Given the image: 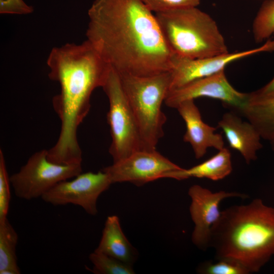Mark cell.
I'll use <instances>...</instances> for the list:
<instances>
[{
	"instance_id": "obj_6",
	"label": "cell",
	"mask_w": 274,
	"mask_h": 274,
	"mask_svg": "<svg viewBox=\"0 0 274 274\" xmlns=\"http://www.w3.org/2000/svg\"><path fill=\"white\" fill-rule=\"evenodd\" d=\"M102 88L109 102L107 118L112 141L109 152L115 162L142 149V143L137 123L120 76L111 67Z\"/></svg>"
},
{
	"instance_id": "obj_17",
	"label": "cell",
	"mask_w": 274,
	"mask_h": 274,
	"mask_svg": "<svg viewBox=\"0 0 274 274\" xmlns=\"http://www.w3.org/2000/svg\"><path fill=\"white\" fill-rule=\"evenodd\" d=\"M241 112L256 128L261 138H274V97L249 99Z\"/></svg>"
},
{
	"instance_id": "obj_10",
	"label": "cell",
	"mask_w": 274,
	"mask_h": 274,
	"mask_svg": "<svg viewBox=\"0 0 274 274\" xmlns=\"http://www.w3.org/2000/svg\"><path fill=\"white\" fill-rule=\"evenodd\" d=\"M249 97L250 93L236 90L229 82L224 70H222L169 91L164 102L167 107L176 109L184 101L208 97L219 100L226 106L241 111Z\"/></svg>"
},
{
	"instance_id": "obj_18",
	"label": "cell",
	"mask_w": 274,
	"mask_h": 274,
	"mask_svg": "<svg viewBox=\"0 0 274 274\" xmlns=\"http://www.w3.org/2000/svg\"><path fill=\"white\" fill-rule=\"evenodd\" d=\"M18 235L8 218L0 222V274H19L16 254Z\"/></svg>"
},
{
	"instance_id": "obj_24",
	"label": "cell",
	"mask_w": 274,
	"mask_h": 274,
	"mask_svg": "<svg viewBox=\"0 0 274 274\" xmlns=\"http://www.w3.org/2000/svg\"><path fill=\"white\" fill-rule=\"evenodd\" d=\"M33 11V8L23 0H0L1 14L26 15Z\"/></svg>"
},
{
	"instance_id": "obj_20",
	"label": "cell",
	"mask_w": 274,
	"mask_h": 274,
	"mask_svg": "<svg viewBox=\"0 0 274 274\" xmlns=\"http://www.w3.org/2000/svg\"><path fill=\"white\" fill-rule=\"evenodd\" d=\"M95 274H133L132 265L102 253L94 251L89 256Z\"/></svg>"
},
{
	"instance_id": "obj_4",
	"label": "cell",
	"mask_w": 274,
	"mask_h": 274,
	"mask_svg": "<svg viewBox=\"0 0 274 274\" xmlns=\"http://www.w3.org/2000/svg\"><path fill=\"white\" fill-rule=\"evenodd\" d=\"M155 15L165 40L175 55L195 59L229 52L215 20L197 7Z\"/></svg>"
},
{
	"instance_id": "obj_22",
	"label": "cell",
	"mask_w": 274,
	"mask_h": 274,
	"mask_svg": "<svg viewBox=\"0 0 274 274\" xmlns=\"http://www.w3.org/2000/svg\"><path fill=\"white\" fill-rule=\"evenodd\" d=\"M10 181L3 151L0 150V222L7 219L11 200Z\"/></svg>"
},
{
	"instance_id": "obj_11",
	"label": "cell",
	"mask_w": 274,
	"mask_h": 274,
	"mask_svg": "<svg viewBox=\"0 0 274 274\" xmlns=\"http://www.w3.org/2000/svg\"><path fill=\"white\" fill-rule=\"evenodd\" d=\"M191 199L189 212L194 224L191 239L194 245L202 250L209 247L211 230L219 219L221 211L219 204L224 199L229 197L245 198L246 194L220 191L213 192L199 185L191 186L188 190Z\"/></svg>"
},
{
	"instance_id": "obj_2",
	"label": "cell",
	"mask_w": 274,
	"mask_h": 274,
	"mask_svg": "<svg viewBox=\"0 0 274 274\" xmlns=\"http://www.w3.org/2000/svg\"><path fill=\"white\" fill-rule=\"evenodd\" d=\"M47 64L49 78L60 85L52 105L61 121L58 139L47 150L48 158L59 164H81L77 129L90 110L93 91L102 88L111 66L88 40L54 47Z\"/></svg>"
},
{
	"instance_id": "obj_5",
	"label": "cell",
	"mask_w": 274,
	"mask_h": 274,
	"mask_svg": "<svg viewBox=\"0 0 274 274\" xmlns=\"http://www.w3.org/2000/svg\"><path fill=\"white\" fill-rule=\"evenodd\" d=\"M119 75L137 123L142 149L156 150L164 135L166 117L161 107L169 91L170 72L149 76Z\"/></svg>"
},
{
	"instance_id": "obj_15",
	"label": "cell",
	"mask_w": 274,
	"mask_h": 274,
	"mask_svg": "<svg viewBox=\"0 0 274 274\" xmlns=\"http://www.w3.org/2000/svg\"><path fill=\"white\" fill-rule=\"evenodd\" d=\"M94 251L131 265L138 256L136 250L124 235L119 219L115 215L109 216L106 219L101 239Z\"/></svg>"
},
{
	"instance_id": "obj_7",
	"label": "cell",
	"mask_w": 274,
	"mask_h": 274,
	"mask_svg": "<svg viewBox=\"0 0 274 274\" xmlns=\"http://www.w3.org/2000/svg\"><path fill=\"white\" fill-rule=\"evenodd\" d=\"M81 164H59L50 161L47 150L33 153L19 170L10 177L16 196L30 200L42 196L59 182L82 173Z\"/></svg>"
},
{
	"instance_id": "obj_9",
	"label": "cell",
	"mask_w": 274,
	"mask_h": 274,
	"mask_svg": "<svg viewBox=\"0 0 274 274\" xmlns=\"http://www.w3.org/2000/svg\"><path fill=\"white\" fill-rule=\"evenodd\" d=\"M181 168L156 150L141 149L102 170L108 174L112 183L129 182L141 186L165 178L167 173Z\"/></svg>"
},
{
	"instance_id": "obj_12",
	"label": "cell",
	"mask_w": 274,
	"mask_h": 274,
	"mask_svg": "<svg viewBox=\"0 0 274 274\" xmlns=\"http://www.w3.org/2000/svg\"><path fill=\"white\" fill-rule=\"evenodd\" d=\"M274 51V40H269L262 46L243 51L206 57L187 58L175 55L170 71L171 82L169 91L200 78L222 70L229 63L237 60L264 52Z\"/></svg>"
},
{
	"instance_id": "obj_13",
	"label": "cell",
	"mask_w": 274,
	"mask_h": 274,
	"mask_svg": "<svg viewBox=\"0 0 274 274\" xmlns=\"http://www.w3.org/2000/svg\"><path fill=\"white\" fill-rule=\"evenodd\" d=\"M176 109L186 125L183 140L190 144L196 159L202 157L209 148L219 151L224 147L222 135L215 132L216 128L203 122L194 100L184 101Z\"/></svg>"
},
{
	"instance_id": "obj_3",
	"label": "cell",
	"mask_w": 274,
	"mask_h": 274,
	"mask_svg": "<svg viewBox=\"0 0 274 274\" xmlns=\"http://www.w3.org/2000/svg\"><path fill=\"white\" fill-rule=\"evenodd\" d=\"M209 247L216 258H232L249 273L258 272L274 256V207L255 198L221 211L212 227Z\"/></svg>"
},
{
	"instance_id": "obj_25",
	"label": "cell",
	"mask_w": 274,
	"mask_h": 274,
	"mask_svg": "<svg viewBox=\"0 0 274 274\" xmlns=\"http://www.w3.org/2000/svg\"><path fill=\"white\" fill-rule=\"evenodd\" d=\"M274 97V78L258 90L250 93L249 99H260Z\"/></svg>"
},
{
	"instance_id": "obj_1",
	"label": "cell",
	"mask_w": 274,
	"mask_h": 274,
	"mask_svg": "<svg viewBox=\"0 0 274 274\" xmlns=\"http://www.w3.org/2000/svg\"><path fill=\"white\" fill-rule=\"evenodd\" d=\"M88 16L87 40L119 74L149 76L172 70L175 54L144 0H94Z\"/></svg>"
},
{
	"instance_id": "obj_8",
	"label": "cell",
	"mask_w": 274,
	"mask_h": 274,
	"mask_svg": "<svg viewBox=\"0 0 274 274\" xmlns=\"http://www.w3.org/2000/svg\"><path fill=\"white\" fill-rule=\"evenodd\" d=\"M112 184L109 176L102 169L97 173H81L70 181L59 182L41 198L53 206L76 205L89 215L95 216L98 212L99 196Z\"/></svg>"
},
{
	"instance_id": "obj_19",
	"label": "cell",
	"mask_w": 274,
	"mask_h": 274,
	"mask_svg": "<svg viewBox=\"0 0 274 274\" xmlns=\"http://www.w3.org/2000/svg\"><path fill=\"white\" fill-rule=\"evenodd\" d=\"M252 32L257 43L274 36V0L262 3L253 20Z\"/></svg>"
},
{
	"instance_id": "obj_16",
	"label": "cell",
	"mask_w": 274,
	"mask_h": 274,
	"mask_svg": "<svg viewBox=\"0 0 274 274\" xmlns=\"http://www.w3.org/2000/svg\"><path fill=\"white\" fill-rule=\"evenodd\" d=\"M232 170L231 153L225 148L203 162L188 169L181 168L167 173L165 178L178 180L194 177L218 181L228 176Z\"/></svg>"
},
{
	"instance_id": "obj_14",
	"label": "cell",
	"mask_w": 274,
	"mask_h": 274,
	"mask_svg": "<svg viewBox=\"0 0 274 274\" xmlns=\"http://www.w3.org/2000/svg\"><path fill=\"white\" fill-rule=\"evenodd\" d=\"M232 149L237 151L247 163L255 160L257 152L262 148L261 136L250 122L232 112H226L218 123Z\"/></svg>"
},
{
	"instance_id": "obj_23",
	"label": "cell",
	"mask_w": 274,
	"mask_h": 274,
	"mask_svg": "<svg viewBox=\"0 0 274 274\" xmlns=\"http://www.w3.org/2000/svg\"><path fill=\"white\" fill-rule=\"evenodd\" d=\"M149 9L154 13L197 7L201 0H144Z\"/></svg>"
},
{
	"instance_id": "obj_21",
	"label": "cell",
	"mask_w": 274,
	"mask_h": 274,
	"mask_svg": "<svg viewBox=\"0 0 274 274\" xmlns=\"http://www.w3.org/2000/svg\"><path fill=\"white\" fill-rule=\"evenodd\" d=\"M198 273L202 274H248L247 268L238 261L230 257L216 258L215 262L206 261L199 264Z\"/></svg>"
}]
</instances>
